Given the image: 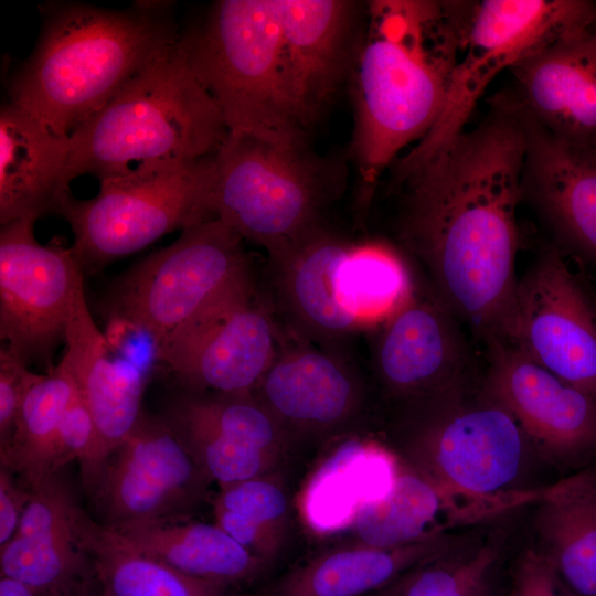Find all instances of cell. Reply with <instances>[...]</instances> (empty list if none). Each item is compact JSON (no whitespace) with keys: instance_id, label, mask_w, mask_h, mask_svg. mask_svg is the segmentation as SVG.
I'll use <instances>...</instances> for the list:
<instances>
[{"instance_id":"6da1fadb","label":"cell","mask_w":596,"mask_h":596,"mask_svg":"<svg viewBox=\"0 0 596 596\" xmlns=\"http://www.w3.org/2000/svg\"><path fill=\"white\" fill-rule=\"evenodd\" d=\"M419 166L392 175L395 231L423 285L486 347L517 330V209L525 136L513 93Z\"/></svg>"},{"instance_id":"7a4b0ae2","label":"cell","mask_w":596,"mask_h":596,"mask_svg":"<svg viewBox=\"0 0 596 596\" xmlns=\"http://www.w3.org/2000/svg\"><path fill=\"white\" fill-rule=\"evenodd\" d=\"M476 1L372 0L351 68L352 155L361 201L437 121Z\"/></svg>"},{"instance_id":"3957f363","label":"cell","mask_w":596,"mask_h":596,"mask_svg":"<svg viewBox=\"0 0 596 596\" xmlns=\"http://www.w3.org/2000/svg\"><path fill=\"white\" fill-rule=\"evenodd\" d=\"M179 33L171 3L50 6L33 52L9 77L10 102L70 137L164 55Z\"/></svg>"},{"instance_id":"277c9868","label":"cell","mask_w":596,"mask_h":596,"mask_svg":"<svg viewBox=\"0 0 596 596\" xmlns=\"http://www.w3.org/2000/svg\"><path fill=\"white\" fill-rule=\"evenodd\" d=\"M230 130L175 44L70 135L67 181L214 156Z\"/></svg>"},{"instance_id":"5b68a950","label":"cell","mask_w":596,"mask_h":596,"mask_svg":"<svg viewBox=\"0 0 596 596\" xmlns=\"http://www.w3.org/2000/svg\"><path fill=\"white\" fill-rule=\"evenodd\" d=\"M177 47L230 131L306 142L286 86L278 0L216 1Z\"/></svg>"},{"instance_id":"8992f818","label":"cell","mask_w":596,"mask_h":596,"mask_svg":"<svg viewBox=\"0 0 596 596\" xmlns=\"http://www.w3.org/2000/svg\"><path fill=\"white\" fill-rule=\"evenodd\" d=\"M332 181L306 142L230 131L214 155L213 214L270 257L322 224Z\"/></svg>"},{"instance_id":"52a82bcc","label":"cell","mask_w":596,"mask_h":596,"mask_svg":"<svg viewBox=\"0 0 596 596\" xmlns=\"http://www.w3.org/2000/svg\"><path fill=\"white\" fill-rule=\"evenodd\" d=\"M213 175L214 156L143 163L99 181L91 199L66 191L55 214L71 226V247L83 272L95 270L168 233L215 219Z\"/></svg>"},{"instance_id":"ba28073f","label":"cell","mask_w":596,"mask_h":596,"mask_svg":"<svg viewBox=\"0 0 596 596\" xmlns=\"http://www.w3.org/2000/svg\"><path fill=\"white\" fill-rule=\"evenodd\" d=\"M595 25V1H476L443 110L432 129L393 162L392 174L419 166L460 135L478 100L500 72Z\"/></svg>"},{"instance_id":"9c48e42d","label":"cell","mask_w":596,"mask_h":596,"mask_svg":"<svg viewBox=\"0 0 596 596\" xmlns=\"http://www.w3.org/2000/svg\"><path fill=\"white\" fill-rule=\"evenodd\" d=\"M243 241L217 219L182 231L115 281L105 306L109 322L147 334L156 347L251 269Z\"/></svg>"},{"instance_id":"30bf717a","label":"cell","mask_w":596,"mask_h":596,"mask_svg":"<svg viewBox=\"0 0 596 596\" xmlns=\"http://www.w3.org/2000/svg\"><path fill=\"white\" fill-rule=\"evenodd\" d=\"M470 385L419 398L429 406L411 440L413 469L477 494L519 490L530 443L507 409Z\"/></svg>"},{"instance_id":"8fae6325","label":"cell","mask_w":596,"mask_h":596,"mask_svg":"<svg viewBox=\"0 0 596 596\" xmlns=\"http://www.w3.org/2000/svg\"><path fill=\"white\" fill-rule=\"evenodd\" d=\"M279 332L251 269L234 279L156 348L189 389L252 393L273 363Z\"/></svg>"},{"instance_id":"7c38bea8","label":"cell","mask_w":596,"mask_h":596,"mask_svg":"<svg viewBox=\"0 0 596 596\" xmlns=\"http://www.w3.org/2000/svg\"><path fill=\"white\" fill-rule=\"evenodd\" d=\"M35 222L15 220L0 230V338L26 363L49 358L64 339L73 304L84 291L72 247L60 237L40 244Z\"/></svg>"},{"instance_id":"4fadbf2b","label":"cell","mask_w":596,"mask_h":596,"mask_svg":"<svg viewBox=\"0 0 596 596\" xmlns=\"http://www.w3.org/2000/svg\"><path fill=\"white\" fill-rule=\"evenodd\" d=\"M207 478L167 421L141 412L89 492L104 525L120 530L180 520Z\"/></svg>"},{"instance_id":"5bb4252c","label":"cell","mask_w":596,"mask_h":596,"mask_svg":"<svg viewBox=\"0 0 596 596\" xmlns=\"http://www.w3.org/2000/svg\"><path fill=\"white\" fill-rule=\"evenodd\" d=\"M513 345L596 401V309L556 248L519 279Z\"/></svg>"},{"instance_id":"9a60e30c","label":"cell","mask_w":596,"mask_h":596,"mask_svg":"<svg viewBox=\"0 0 596 596\" xmlns=\"http://www.w3.org/2000/svg\"><path fill=\"white\" fill-rule=\"evenodd\" d=\"M487 349L483 392L517 421L547 460L578 466L596 457V401L511 343Z\"/></svg>"},{"instance_id":"2e32d148","label":"cell","mask_w":596,"mask_h":596,"mask_svg":"<svg viewBox=\"0 0 596 596\" xmlns=\"http://www.w3.org/2000/svg\"><path fill=\"white\" fill-rule=\"evenodd\" d=\"M465 326L424 285L385 322L372 361L394 395L419 400L471 382L473 353Z\"/></svg>"},{"instance_id":"e0dca14e","label":"cell","mask_w":596,"mask_h":596,"mask_svg":"<svg viewBox=\"0 0 596 596\" xmlns=\"http://www.w3.org/2000/svg\"><path fill=\"white\" fill-rule=\"evenodd\" d=\"M278 4L288 97L307 134L351 73L360 35L358 4L345 0H278Z\"/></svg>"},{"instance_id":"ac0fdd59","label":"cell","mask_w":596,"mask_h":596,"mask_svg":"<svg viewBox=\"0 0 596 596\" xmlns=\"http://www.w3.org/2000/svg\"><path fill=\"white\" fill-rule=\"evenodd\" d=\"M522 490L477 494L440 485L401 466L391 492L364 505L352 525L362 544L395 547L447 535L525 507Z\"/></svg>"},{"instance_id":"d6986e66","label":"cell","mask_w":596,"mask_h":596,"mask_svg":"<svg viewBox=\"0 0 596 596\" xmlns=\"http://www.w3.org/2000/svg\"><path fill=\"white\" fill-rule=\"evenodd\" d=\"M518 104L525 136L522 200L563 244L596 262V147L553 136Z\"/></svg>"},{"instance_id":"ffe728a7","label":"cell","mask_w":596,"mask_h":596,"mask_svg":"<svg viewBox=\"0 0 596 596\" xmlns=\"http://www.w3.org/2000/svg\"><path fill=\"white\" fill-rule=\"evenodd\" d=\"M512 92L553 136L596 147V31L564 38L514 64Z\"/></svg>"},{"instance_id":"44dd1931","label":"cell","mask_w":596,"mask_h":596,"mask_svg":"<svg viewBox=\"0 0 596 596\" xmlns=\"http://www.w3.org/2000/svg\"><path fill=\"white\" fill-rule=\"evenodd\" d=\"M351 245L321 224L268 257L277 304L294 334L339 353L360 330L338 297L339 267Z\"/></svg>"},{"instance_id":"7402d4cb","label":"cell","mask_w":596,"mask_h":596,"mask_svg":"<svg viewBox=\"0 0 596 596\" xmlns=\"http://www.w3.org/2000/svg\"><path fill=\"white\" fill-rule=\"evenodd\" d=\"M57 476L30 489L14 535L0 547L1 576L17 579L43 596L89 582L94 574L75 535L77 504Z\"/></svg>"},{"instance_id":"603a6c76","label":"cell","mask_w":596,"mask_h":596,"mask_svg":"<svg viewBox=\"0 0 596 596\" xmlns=\"http://www.w3.org/2000/svg\"><path fill=\"white\" fill-rule=\"evenodd\" d=\"M258 401L278 423L328 428L348 419L359 405V382L343 353L309 342H280L256 387Z\"/></svg>"},{"instance_id":"cb8c5ba5","label":"cell","mask_w":596,"mask_h":596,"mask_svg":"<svg viewBox=\"0 0 596 596\" xmlns=\"http://www.w3.org/2000/svg\"><path fill=\"white\" fill-rule=\"evenodd\" d=\"M70 137L6 103L0 111V223L55 213L70 190Z\"/></svg>"},{"instance_id":"d4e9b609","label":"cell","mask_w":596,"mask_h":596,"mask_svg":"<svg viewBox=\"0 0 596 596\" xmlns=\"http://www.w3.org/2000/svg\"><path fill=\"white\" fill-rule=\"evenodd\" d=\"M61 359L96 424L105 461L137 423L142 377L113 356L110 343L94 322L85 294L75 299L66 323Z\"/></svg>"},{"instance_id":"484cf974","label":"cell","mask_w":596,"mask_h":596,"mask_svg":"<svg viewBox=\"0 0 596 596\" xmlns=\"http://www.w3.org/2000/svg\"><path fill=\"white\" fill-rule=\"evenodd\" d=\"M400 469L394 455L374 441L342 443L306 485L301 512L307 525L319 534L352 526L364 505L391 492Z\"/></svg>"},{"instance_id":"4316f807","label":"cell","mask_w":596,"mask_h":596,"mask_svg":"<svg viewBox=\"0 0 596 596\" xmlns=\"http://www.w3.org/2000/svg\"><path fill=\"white\" fill-rule=\"evenodd\" d=\"M533 505L538 550L576 596H596V466L543 487Z\"/></svg>"},{"instance_id":"83f0119b","label":"cell","mask_w":596,"mask_h":596,"mask_svg":"<svg viewBox=\"0 0 596 596\" xmlns=\"http://www.w3.org/2000/svg\"><path fill=\"white\" fill-rule=\"evenodd\" d=\"M453 547L450 536L445 535L395 547L361 543L337 549L287 574L272 596H361L393 585Z\"/></svg>"},{"instance_id":"f1b7e54d","label":"cell","mask_w":596,"mask_h":596,"mask_svg":"<svg viewBox=\"0 0 596 596\" xmlns=\"http://www.w3.org/2000/svg\"><path fill=\"white\" fill-rule=\"evenodd\" d=\"M78 546L91 562L100 596H223L224 586L187 575L118 533L74 511Z\"/></svg>"},{"instance_id":"f546056e","label":"cell","mask_w":596,"mask_h":596,"mask_svg":"<svg viewBox=\"0 0 596 596\" xmlns=\"http://www.w3.org/2000/svg\"><path fill=\"white\" fill-rule=\"evenodd\" d=\"M113 531L180 572L224 587L254 577L264 564L217 524L178 520Z\"/></svg>"},{"instance_id":"4dcf8cb0","label":"cell","mask_w":596,"mask_h":596,"mask_svg":"<svg viewBox=\"0 0 596 596\" xmlns=\"http://www.w3.org/2000/svg\"><path fill=\"white\" fill-rule=\"evenodd\" d=\"M76 385L62 361L28 391L12 434L0 446L1 467L29 489L57 473L63 466L60 433Z\"/></svg>"},{"instance_id":"1f68e13d","label":"cell","mask_w":596,"mask_h":596,"mask_svg":"<svg viewBox=\"0 0 596 596\" xmlns=\"http://www.w3.org/2000/svg\"><path fill=\"white\" fill-rule=\"evenodd\" d=\"M415 288L408 263L381 242L352 244L338 272V297L359 329L385 322Z\"/></svg>"},{"instance_id":"d6a6232c","label":"cell","mask_w":596,"mask_h":596,"mask_svg":"<svg viewBox=\"0 0 596 596\" xmlns=\"http://www.w3.org/2000/svg\"><path fill=\"white\" fill-rule=\"evenodd\" d=\"M501 550L498 541L454 546L403 575L387 596H500Z\"/></svg>"},{"instance_id":"836d02e7","label":"cell","mask_w":596,"mask_h":596,"mask_svg":"<svg viewBox=\"0 0 596 596\" xmlns=\"http://www.w3.org/2000/svg\"><path fill=\"white\" fill-rule=\"evenodd\" d=\"M286 513L284 491L264 477L222 487L214 507L215 524L263 560L276 551Z\"/></svg>"},{"instance_id":"e575fe53","label":"cell","mask_w":596,"mask_h":596,"mask_svg":"<svg viewBox=\"0 0 596 596\" xmlns=\"http://www.w3.org/2000/svg\"><path fill=\"white\" fill-rule=\"evenodd\" d=\"M214 433L230 440L276 455L281 443L277 419L252 393L217 397L187 396L167 418Z\"/></svg>"},{"instance_id":"d590c367","label":"cell","mask_w":596,"mask_h":596,"mask_svg":"<svg viewBox=\"0 0 596 596\" xmlns=\"http://www.w3.org/2000/svg\"><path fill=\"white\" fill-rule=\"evenodd\" d=\"M166 421L201 469L221 487L263 477L276 456L202 428Z\"/></svg>"},{"instance_id":"8d00e7d4","label":"cell","mask_w":596,"mask_h":596,"mask_svg":"<svg viewBox=\"0 0 596 596\" xmlns=\"http://www.w3.org/2000/svg\"><path fill=\"white\" fill-rule=\"evenodd\" d=\"M60 443L63 465L73 459L79 462L83 483L89 492L105 456L94 418L77 389L62 419Z\"/></svg>"},{"instance_id":"74e56055","label":"cell","mask_w":596,"mask_h":596,"mask_svg":"<svg viewBox=\"0 0 596 596\" xmlns=\"http://www.w3.org/2000/svg\"><path fill=\"white\" fill-rule=\"evenodd\" d=\"M6 345L0 350V446L10 438L21 404L41 374Z\"/></svg>"},{"instance_id":"f35d334b","label":"cell","mask_w":596,"mask_h":596,"mask_svg":"<svg viewBox=\"0 0 596 596\" xmlns=\"http://www.w3.org/2000/svg\"><path fill=\"white\" fill-rule=\"evenodd\" d=\"M508 596L576 595L539 550L528 549L514 566Z\"/></svg>"},{"instance_id":"ab89813d","label":"cell","mask_w":596,"mask_h":596,"mask_svg":"<svg viewBox=\"0 0 596 596\" xmlns=\"http://www.w3.org/2000/svg\"><path fill=\"white\" fill-rule=\"evenodd\" d=\"M31 490L6 468L0 469V547L14 535Z\"/></svg>"},{"instance_id":"60d3db41","label":"cell","mask_w":596,"mask_h":596,"mask_svg":"<svg viewBox=\"0 0 596 596\" xmlns=\"http://www.w3.org/2000/svg\"><path fill=\"white\" fill-rule=\"evenodd\" d=\"M0 596H43V595L17 579H13L7 576H1Z\"/></svg>"},{"instance_id":"b9f144b4","label":"cell","mask_w":596,"mask_h":596,"mask_svg":"<svg viewBox=\"0 0 596 596\" xmlns=\"http://www.w3.org/2000/svg\"><path fill=\"white\" fill-rule=\"evenodd\" d=\"M49 596H95V595L91 590V581H89L87 583L76 585L68 589L50 594Z\"/></svg>"},{"instance_id":"7bdbcfd3","label":"cell","mask_w":596,"mask_h":596,"mask_svg":"<svg viewBox=\"0 0 596 596\" xmlns=\"http://www.w3.org/2000/svg\"><path fill=\"white\" fill-rule=\"evenodd\" d=\"M595 31H596V25H595Z\"/></svg>"}]
</instances>
